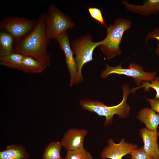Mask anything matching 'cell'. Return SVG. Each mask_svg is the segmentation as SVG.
Here are the masks:
<instances>
[{
    "label": "cell",
    "mask_w": 159,
    "mask_h": 159,
    "mask_svg": "<svg viewBox=\"0 0 159 159\" xmlns=\"http://www.w3.org/2000/svg\"><path fill=\"white\" fill-rule=\"evenodd\" d=\"M146 99L149 102L151 109L159 114V98Z\"/></svg>",
    "instance_id": "cell-24"
},
{
    "label": "cell",
    "mask_w": 159,
    "mask_h": 159,
    "mask_svg": "<svg viewBox=\"0 0 159 159\" xmlns=\"http://www.w3.org/2000/svg\"><path fill=\"white\" fill-rule=\"evenodd\" d=\"M89 34L76 38L71 42V48L75 55V59L77 72L75 84H78L83 81L82 69L84 65L93 60V54L95 49L100 46L103 40L94 42Z\"/></svg>",
    "instance_id": "cell-3"
},
{
    "label": "cell",
    "mask_w": 159,
    "mask_h": 159,
    "mask_svg": "<svg viewBox=\"0 0 159 159\" xmlns=\"http://www.w3.org/2000/svg\"><path fill=\"white\" fill-rule=\"evenodd\" d=\"M122 3L127 9L143 15H148L159 13V0H149L145 1L141 5H135L125 1Z\"/></svg>",
    "instance_id": "cell-12"
},
{
    "label": "cell",
    "mask_w": 159,
    "mask_h": 159,
    "mask_svg": "<svg viewBox=\"0 0 159 159\" xmlns=\"http://www.w3.org/2000/svg\"><path fill=\"white\" fill-rule=\"evenodd\" d=\"M106 68L101 73V77L106 78L109 75L115 74L119 75H124L134 79L136 84L140 86L141 83L144 81H151L156 77V72H146L143 69V67L135 63H131L128 66V68H122L121 65L113 67L106 64Z\"/></svg>",
    "instance_id": "cell-7"
},
{
    "label": "cell",
    "mask_w": 159,
    "mask_h": 159,
    "mask_svg": "<svg viewBox=\"0 0 159 159\" xmlns=\"http://www.w3.org/2000/svg\"><path fill=\"white\" fill-rule=\"evenodd\" d=\"M65 158L66 159H92V157L83 147L75 150H67Z\"/></svg>",
    "instance_id": "cell-19"
},
{
    "label": "cell",
    "mask_w": 159,
    "mask_h": 159,
    "mask_svg": "<svg viewBox=\"0 0 159 159\" xmlns=\"http://www.w3.org/2000/svg\"><path fill=\"white\" fill-rule=\"evenodd\" d=\"M139 131L145 151L153 158L159 159V147L157 142L159 132L150 130L146 127L141 128Z\"/></svg>",
    "instance_id": "cell-11"
},
{
    "label": "cell",
    "mask_w": 159,
    "mask_h": 159,
    "mask_svg": "<svg viewBox=\"0 0 159 159\" xmlns=\"http://www.w3.org/2000/svg\"><path fill=\"white\" fill-rule=\"evenodd\" d=\"M142 85L133 88L130 90L131 92L134 93L135 91L141 88H144L145 91H148L150 88L154 89L156 92L155 98H159V81L157 77L151 81L150 83L148 81L143 82Z\"/></svg>",
    "instance_id": "cell-20"
},
{
    "label": "cell",
    "mask_w": 159,
    "mask_h": 159,
    "mask_svg": "<svg viewBox=\"0 0 159 159\" xmlns=\"http://www.w3.org/2000/svg\"><path fill=\"white\" fill-rule=\"evenodd\" d=\"M58 43L60 49L65 55V63L69 70L70 76V85L75 84L77 68L74 53L69 43V37L67 31L63 33L56 39Z\"/></svg>",
    "instance_id": "cell-8"
},
{
    "label": "cell",
    "mask_w": 159,
    "mask_h": 159,
    "mask_svg": "<svg viewBox=\"0 0 159 159\" xmlns=\"http://www.w3.org/2000/svg\"><path fill=\"white\" fill-rule=\"evenodd\" d=\"M130 154L131 159H155L145 151L143 146L133 150Z\"/></svg>",
    "instance_id": "cell-22"
},
{
    "label": "cell",
    "mask_w": 159,
    "mask_h": 159,
    "mask_svg": "<svg viewBox=\"0 0 159 159\" xmlns=\"http://www.w3.org/2000/svg\"><path fill=\"white\" fill-rule=\"evenodd\" d=\"M107 143V146L105 147L101 153L102 159H122L123 156L130 154L138 148L135 144L125 142L124 138L118 143H115L112 139H109Z\"/></svg>",
    "instance_id": "cell-9"
},
{
    "label": "cell",
    "mask_w": 159,
    "mask_h": 159,
    "mask_svg": "<svg viewBox=\"0 0 159 159\" xmlns=\"http://www.w3.org/2000/svg\"><path fill=\"white\" fill-rule=\"evenodd\" d=\"M137 118L145 125L146 128L152 131H157L159 125V114L151 108L145 107L139 112Z\"/></svg>",
    "instance_id": "cell-13"
},
{
    "label": "cell",
    "mask_w": 159,
    "mask_h": 159,
    "mask_svg": "<svg viewBox=\"0 0 159 159\" xmlns=\"http://www.w3.org/2000/svg\"><path fill=\"white\" fill-rule=\"evenodd\" d=\"M87 9L90 16L92 19L99 22L102 26L107 28L100 9L96 7H91L87 8Z\"/></svg>",
    "instance_id": "cell-21"
},
{
    "label": "cell",
    "mask_w": 159,
    "mask_h": 159,
    "mask_svg": "<svg viewBox=\"0 0 159 159\" xmlns=\"http://www.w3.org/2000/svg\"><path fill=\"white\" fill-rule=\"evenodd\" d=\"M29 155L21 145L12 144L0 152V159H28Z\"/></svg>",
    "instance_id": "cell-14"
},
{
    "label": "cell",
    "mask_w": 159,
    "mask_h": 159,
    "mask_svg": "<svg viewBox=\"0 0 159 159\" xmlns=\"http://www.w3.org/2000/svg\"><path fill=\"white\" fill-rule=\"evenodd\" d=\"M62 145L59 141H52L46 147L42 155V159H62L60 153Z\"/></svg>",
    "instance_id": "cell-18"
},
{
    "label": "cell",
    "mask_w": 159,
    "mask_h": 159,
    "mask_svg": "<svg viewBox=\"0 0 159 159\" xmlns=\"http://www.w3.org/2000/svg\"><path fill=\"white\" fill-rule=\"evenodd\" d=\"M62 159H66L65 158H62Z\"/></svg>",
    "instance_id": "cell-25"
},
{
    "label": "cell",
    "mask_w": 159,
    "mask_h": 159,
    "mask_svg": "<svg viewBox=\"0 0 159 159\" xmlns=\"http://www.w3.org/2000/svg\"><path fill=\"white\" fill-rule=\"evenodd\" d=\"M45 13L39 16L36 26L28 35L15 42L13 52L32 57L50 66V56L47 48L50 40L48 38L45 27Z\"/></svg>",
    "instance_id": "cell-1"
},
{
    "label": "cell",
    "mask_w": 159,
    "mask_h": 159,
    "mask_svg": "<svg viewBox=\"0 0 159 159\" xmlns=\"http://www.w3.org/2000/svg\"></svg>",
    "instance_id": "cell-26"
},
{
    "label": "cell",
    "mask_w": 159,
    "mask_h": 159,
    "mask_svg": "<svg viewBox=\"0 0 159 159\" xmlns=\"http://www.w3.org/2000/svg\"><path fill=\"white\" fill-rule=\"evenodd\" d=\"M37 23V20L25 17L6 16L1 21L0 29L12 35L15 42L29 33Z\"/></svg>",
    "instance_id": "cell-6"
},
{
    "label": "cell",
    "mask_w": 159,
    "mask_h": 159,
    "mask_svg": "<svg viewBox=\"0 0 159 159\" xmlns=\"http://www.w3.org/2000/svg\"><path fill=\"white\" fill-rule=\"evenodd\" d=\"M15 43L14 37L9 33L2 30L0 32V56L13 52Z\"/></svg>",
    "instance_id": "cell-17"
},
{
    "label": "cell",
    "mask_w": 159,
    "mask_h": 159,
    "mask_svg": "<svg viewBox=\"0 0 159 159\" xmlns=\"http://www.w3.org/2000/svg\"><path fill=\"white\" fill-rule=\"evenodd\" d=\"M24 56L21 54L16 52L0 56V64L10 68L21 71Z\"/></svg>",
    "instance_id": "cell-16"
},
{
    "label": "cell",
    "mask_w": 159,
    "mask_h": 159,
    "mask_svg": "<svg viewBox=\"0 0 159 159\" xmlns=\"http://www.w3.org/2000/svg\"><path fill=\"white\" fill-rule=\"evenodd\" d=\"M152 38L156 39L158 41V44L156 49L155 52L159 56V29H156L153 32L148 33L147 36L146 41Z\"/></svg>",
    "instance_id": "cell-23"
},
{
    "label": "cell",
    "mask_w": 159,
    "mask_h": 159,
    "mask_svg": "<svg viewBox=\"0 0 159 159\" xmlns=\"http://www.w3.org/2000/svg\"><path fill=\"white\" fill-rule=\"evenodd\" d=\"M87 132V130L72 128L64 134L61 143L67 150H77L83 147V142Z\"/></svg>",
    "instance_id": "cell-10"
},
{
    "label": "cell",
    "mask_w": 159,
    "mask_h": 159,
    "mask_svg": "<svg viewBox=\"0 0 159 159\" xmlns=\"http://www.w3.org/2000/svg\"><path fill=\"white\" fill-rule=\"evenodd\" d=\"M48 67L41 61L28 56L24 55L21 71L25 73L39 74Z\"/></svg>",
    "instance_id": "cell-15"
},
{
    "label": "cell",
    "mask_w": 159,
    "mask_h": 159,
    "mask_svg": "<svg viewBox=\"0 0 159 159\" xmlns=\"http://www.w3.org/2000/svg\"><path fill=\"white\" fill-rule=\"evenodd\" d=\"M75 23L55 5L51 4L45 14V27L48 38L56 39L61 34L75 26Z\"/></svg>",
    "instance_id": "cell-5"
},
{
    "label": "cell",
    "mask_w": 159,
    "mask_h": 159,
    "mask_svg": "<svg viewBox=\"0 0 159 159\" xmlns=\"http://www.w3.org/2000/svg\"><path fill=\"white\" fill-rule=\"evenodd\" d=\"M130 22L124 19H118L107 29V35L100 45V49L107 59L119 55L121 52L119 45L123 34L130 27Z\"/></svg>",
    "instance_id": "cell-4"
},
{
    "label": "cell",
    "mask_w": 159,
    "mask_h": 159,
    "mask_svg": "<svg viewBox=\"0 0 159 159\" xmlns=\"http://www.w3.org/2000/svg\"><path fill=\"white\" fill-rule=\"evenodd\" d=\"M122 90L123 99L117 105L107 106L101 102L88 99L81 100L80 105L85 110L95 112L99 116H105L106 118L104 125L107 126L112 122L115 115L121 118H126L129 115L130 107L126 101L128 95L131 92L127 84L123 87Z\"/></svg>",
    "instance_id": "cell-2"
}]
</instances>
